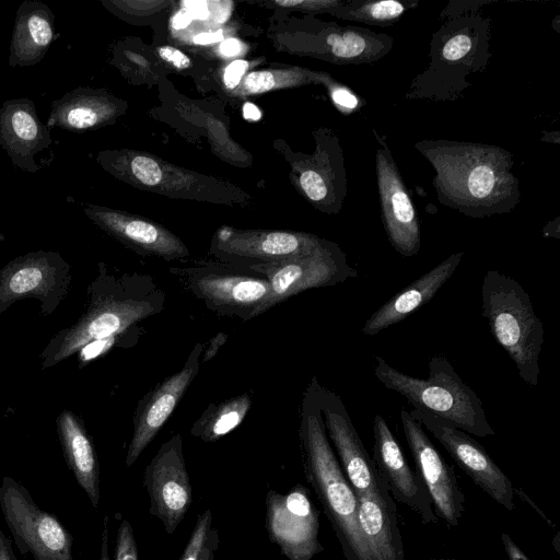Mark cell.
I'll use <instances>...</instances> for the list:
<instances>
[{
    "label": "cell",
    "mask_w": 560,
    "mask_h": 560,
    "mask_svg": "<svg viewBox=\"0 0 560 560\" xmlns=\"http://www.w3.org/2000/svg\"><path fill=\"white\" fill-rule=\"evenodd\" d=\"M415 149L432 165V186L443 206L482 219L509 213L518 205L520 182L506 149L448 139H423Z\"/></svg>",
    "instance_id": "1"
},
{
    "label": "cell",
    "mask_w": 560,
    "mask_h": 560,
    "mask_svg": "<svg viewBox=\"0 0 560 560\" xmlns=\"http://www.w3.org/2000/svg\"><path fill=\"white\" fill-rule=\"evenodd\" d=\"M203 348L202 343H196L184 366L164 378L137 404L133 432L125 459L127 467L136 463L173 413L198 373Z\"/></svg>",
    "instance_id": "17"
},
{
    "label": "cell",
    "mask_w": 560,
    "mask_h": 560,
    "mask_svg": "<svg viewBox=\"0 0 560 560\" xmlns=\"http://www.w3.org/2000/svg\"><path fill=\"white\" fill-rule=\"evenodd\" d=\"M276 2L283 7H295V5L304 4L305 0H284V1L277 0Z\"/></svg>",
    "instance_id": "46"
},
{
    "label": "cell",
    "mask_w": 560,
    "mask_h": 560,
    "mask_svg": "<svg viewBox=\"0 0 560 560\" xmlns=\"http://www.w3.org/2000/svg\"><path fill=\"white\" fill-rule=\"evenodd\" d=\"M71 279V266L57 252L39 249L13 258L0 269V315L27 298L39 302L43 315L52 314Z\"/></svg>",
    "instance_id": "9"
},
{
    "label": "cell",
    "mask_w": 560,
    "mask_h": 560,
    "mask_svg": "<svg viewBox=\"0 0 560 560\" xmlns=\"http://www.w3.org/2000/svg\"><path fill=\"white\" fill-rule=\"evenodd\" d=\"M481 310L493 338L512 359L522 380L536 386L544 326L527 292L513 278L488 270L481 285Z\"/></svg>",
    "instance_id": "6"
},
{
    "label": "cell",
    "mask_w": 560,
    "mask_h": 560,
    "mask_svg": "<svg viewBox=\"0 0 560 560\" xmlns=\"http://www.w3.org/2000/svg\"><path fill=\"white\" fill-rule=\"evenodd\" d=\"M56 424L68 468L93 508L97 509L101 500L100 465L84 422L73 411L65 409L57 417Z\"/></svg>",
    "instance_id": "21"
},
{
    "label": "cell",
    "mask_w": 560,
    "mask_h": 560,
    "mask_svg": "<svg viewBox=\"0 0 560 560\" xmlns=\"http://www.w3.org/2000/svg\"><path fill=\"white\" fill-rule=\"evenodd\" d=\"M409 413L439 441L478 487L503 508L514 509L512 482L482 445L440 417L417 409Z\"/></svg>",
    "instance_id": "14"
},
{
    "label": "cell",
    "mask_w": 560,
    "mask_h": 560,
    "mask_svg": "<svg viewBox=\"0 0 560 560\" xmlns=\"http://www.w3.org/2000/svg\"><path fill=\"white\" fill-rule=\"evenodd\" d=\"M51 129L44 125L33 101H5L0 107V144L15 167L28 173L40 166L35 159L52 143Z\"/></svg>",
    "instance_id": "19"
},
{
    "label": "cell",
    "mask_w": 560,
    "mask_h": 560,
    "mask_svg": "<svg viewBox=\"0 0 560 560\" xmlns=\"http://www.w3.org/2000/svg\"><path fill=\"white\" fill-rule=\"evenodd\" d=\"M400 421L417 472L428 489L436 516L450 526H457L464 512V493L453 468L408 410H401Z\"/></svg>",
    "instance_id": "16"
},
{
    "label": "cell",
    "mask_w": 560,
    "mask_h": 560,
    "mask_svg": "<svg viewBox=\"0 0 560 560\" xmlns=\"http://www.w3.org/2000/svg\"><path fill=\"white\" fill-rule=\"evenodd\" d=\"M0 509L22 555L31 553L35 560H73L71 533L8 476L0 485Z\"/></svg>",
    "instance_id": "7"
},
{
    "label": "cell",
    "mask_w": 560,
    "mask_h": 560,
    "mask_svg": "<svg viewBox=\"0 0 560 560\" xmlns=\"http://www.w3.org/2000/svg\"><path fill=\"white\" fill-rule=\"evenodd\" d=\"M220 50L226 57L235 56L241 50V42L236 38H228L221 43Z\"/></svg>",
    "instance_id": "43"
},
{
    "label": "cell",
    "mask_w": 560,
    "mask_h": 560,
    "mask_svg": "<svg viewBox=\"0 0 560 560\" xmlns=\"http://www.w3.org/2000/svg\"><path fill=\"white\" fill-rule=\"evenodd\" d=\"M159 56L177 69H186L190 66V59L184 52L171 46L159 48Z\"/></svg>",
    "instance_id": "37"
},
{
    "label": "cell",
    "mask_w": 560,
    "mask_h": 560,
    "mask_svg": "<svg viewBox=\"0 0 560 560\" xmlns=\"http://www.w3.org/2000/svg\"><path fill=\"white\" fill-rule=\"evenodd\" d=\"M275 84V77L270 71H254L246 77L244 89L248 93H262L271 90Z\"/></svg>",
    "instance_id": "34"
},
{
    "label": "cell",
    "mask_w": 560,
    "mask_h": 560,
    "mask_svg": "<svg viewBox=\"0 0 560 560\" xmlns=\"http://www.w3.org/2000/svg\"><path fill=\"white\" fill-rule=\"evenodd\" d=\"M492 1L489 0H472V1H450V3L443 9L440 16L442 19H451L470 11H479V8L489 4Z\"/></svg>",
    "instance_id": "35"
},
{
    "label": "cell",
    "mask_w": 560,
    "mask_h": 560,
    "mask_svg": "<svg viewBox=\"0 0 560 560\" xmlns=\"http://www.w3.org/2000/svg\"><path fill=\"white\" fill-rule=\"evenodd\" d=\"M249 269L269 283V293L256 316L305 290L336 285L357 278L345 253L334 243H323L312 253L269 264H255Z\"/></svg>",
    "instance_id": "8"
},
{
    "label": "cell",
    "mask_w": 560,
    "mask_h": 560,
    "mask_svg": "<svg viewBox=\"0 0 560 560\" xmlns=\"http://www.w3.org/2000/svg\"><path fill=\"white\" fill-rule=\"evenodd\" d=\"M314 376L306 387L299 424V442L306 481L331 524L347 560H372L359 522V499L326 435Z\"/></svg>",
    "instance_id": "3"
},
{
    "label": "cell",
    "mask_w": 560,
    "mask_h": 560,
    "mask_svg": "<svg viewBox=\"0 0 560 560\" xmlns=\"http://www.w3.org/2000/svg\"><path fill=\"white\" fill-rule=\"evenodd\" d=\"M143 486L149 494L150 515L161 521L167 534H173L192 502L180 434H174L160 446L144 468Z\"/></svg>",
    "instance_id": "13"
},
{
    "label": "cell",
    "mask_w": 560,
    "mask_h": 560,
    "mask_svg": "<svg viewBox=\"0 0 560 560\" xmlns=\"http://www.w3.org/2000/svg\"><path fill=\"white\" fill-rule=\"evenodd\" d=\"M114 560H139L137 540L127 518H122L118 526Z\"/></svg>",
    "instance_id": "30"
},
{
    "label": "cell",
    "mask_w": 560,
    "mask_h": 560,
    "mask_svg": "<svg viewBox=\"0 0 560 560\" xmlns=\"http://www.w3.org/2000/svg\"><path fill=\"white\" fill-rule=\"evenodd\" d=\"M501 539L510 560H529L506 533L501 535Z\"/></svg>",
    "instance_id": "40"
},
{
    "label": "cell",
    "mask_w": 560,
    "mask_h": 560,
    "mask_svg": "<svg viewBox=\"0 0 560 560\" xmlns=\"http://www.w3.org/2000/svg\"><path fill=\"white\" fill-rule=\"evenodd\" d=\"M228 339V335L224 332L217 334L207 345V348H203L202 351V360L200 363H206L211 360L218 352V350L225 343Z\"/></svg>",
    "instance_id": "38"
},
{
    "label": "cell",
    "mask_w": 560,
    "mask_h": 560,
    "mask_svg": "<svg viewBox=\"0 0 560 560\" xmlns=\"http://www.w3.org/2000/svg\"><path fill=\"white\" fill-rule=\"evenodd\" d=\"M374 375L388 389L401 395L413 409L440 417L459 430L477 436L494 435L481 399L443 355L429 361V377L418 378L375 355Z\"/></svg>",
    "instance_id": "5"
},
{
    "label": "cell",
    "mask_w": 560,
    "mask_h": 560,
    "mask_svg": "<svg viewBox=\"0 0 560 560\" xmlns=\"http://www.w3.org/2000/svg\"><path fill=\"white\" fill-rule=\"evenodd\" d=\"M0 560H18L14 556L12 542L0 529Z\"/></svg>",
    "instance_id": "41"
},
{
    "label": "cell",
    "mask_w": 560,
    "mask_h": 560,
    "mask_svg": "<svg viewBox=\"0 0 560 560\" xmlns=\"http://www.w3.org/2000/svg\"><path fill=\"white\" fill-rule=\"evenodd\" d=\"M84 212L100 228L135 247L168 259L187 254L178 241L161 232L154 224L124 218L116 212L94 206H88Z\"/></svg>",
    "instance_id": "24"
},
{
    "label": "cell",
    "mask_w": 560,
    "mask_h": 560,
    "mask_svg": "<svg viewBox=\"0 0 560 560\" xmlns=\"http://www.w3.org/2000/svg\"><path fill=\"white\" fill-rule=\"evenodd\" d=\"M222 249L233 258L259 259V264L276 262L283 259L306 255L315 250L323 241L306 235L288 232H269L252 238L234 241L220 238Z\"/></svg>",
    "instance_id": "26"
},
{
    "label": "cell",
    "mask_w": 560,
    "mask_h": 560,
    "mask_svg": "<svg viewBox=\"0 0 560 560\" xmlns=\"http://www.w3.org/2000/svg\"><path fill=\"white\" fill-rule=\"evenodd\" d=\"M265 503L268 538L288 560H311L324 550L318 510L306 487L298 483L287 493L269 490Z\"/></svg>",
    "instance_id": "10"
},
{
    "label": "cell",
    "mask_w": 560,
    "mask_h": 560,
    "mask_svg": "<svg viewBox=\"0 0 560 560\" xmlns=\"http://www.w3.org/2000/svg\"><path fill=\"white\" fill-rule=\"evenodd\" d=\"M330 97L334 104L345 114L358 112L363 105V100L346 85L335 83L330 86Z\"/></svg>",
    "instance_id": "32"
},
{
    "label": "cell",
    "mask_w": 560,
    "mask_h": 560,
    "mask_svg": "<svg viewBox=\"0 0 560 560\" xmlns=\"http://www.w3.org/2000/svg\"><path fill=\"white\" fill-rule=\"evenodd\" d=\"M243 116L248 120H258L261 117V113L257 106L253 103H245L243 106Z\"/></svg>",
    "instance_id": "45"
},
{
    "label": "cell",
    "mask_w": 560,
    "mask_h": 560,
    "mask_svg": "<svg viewBox=\"0 0 560 560\" xmlns=\"http://www.w3.org/2000/svg\"><path fill=\"white\" fill-rule=\"evenodd\" d=\"M89 304L69 327L51 337L40 352L42 369H49L94 340L126 331L137 322L160 313L164 294L143 275H114L100 264L88 288Z\"/></svg>",
    "instance_id": "2"
},
{
    "label": "cell",
    "mask_w": 560,
    "mask_h": 560,
    "mask_svg": "<svg viewBox=\"0 0 560 560\" xmlns=\"http://www.w3.org/2000/svg\"><path fill=\"white\" fill-rule=\"evenodd\" d=\"M115 105L102 93L89 88H75L51 102L48 128L58 127L71 132H83L108 121Z\"/></svg>",
    "instance_id": "25"
},
{
    "label": "cell",
    "mask_w": 560,
    "mask_h": 560,
    "mask_svg": "<svg viewBox=\"0 0 560 560\" xmlns=\"http://www.w3.org/2000/svg\"><path fill=\"white\" fill-rule=\"evenodd\" d=\"M55 15L40 1H23L18 8L9 47L10 67H28L38 63L51 46Z\"/></svg>",
    "instance_id": "22"
},
{
    "label": "cell",
    "mask_w": 560,
    "mask_h": 560,
    "mask_svg": "<svg viewBox=\"0 0 560 560\" xmlns=\"http://www.w3.org/2000/svg\"><path fill=\"white\" fill-rule=\"evenodd\" d=\"M376 140L375 171L382 224L392 247L405 257L421 247L420 220L410 192L390 152L386 136L372 130Z\"/></svg>",
    "instance_id": "11"
},
{
    "label": "cell",
    "mask_w": 560,
    "mask_h": 560,
    "mask_svg": "<svg viewBox=\"0 0 560 560\" xmlns=\"http://www.w3.org/2000/svg\"><path fill=\"white\" fill-rule=\"evenodd\" d=\"M223 39L222 31H217L214 33H200L194 36L192 40L198 45H207L217 42H221Z\"/></svg>",
    "instance_id": "42"
},
{
    "label": "cell",
    "mask_w": 560,
    "mask_h": 560,
    "mask_svg": "<svg viewBox=\"0 0 560 560\" xmlns=\"http://www.w3.org/2000/svg\"><path fill=\"white\" fill-rule=\"evenodd\" d=\"M315 389L326 435L330 445L335 447L339 464L357 497L373 494L393 499L340 396L322 386L317 378Z\"/></svg>",
    "instance_id": "12"
},
{
    "label": "cell",
    "mask_w": 560,
    "mask_h": 560,
    "mask_svg": "<svg viewBox=\"0 0 560 560\" xmlns=\"http://www.w3.org/2000/svg\"><path fill=\"white\" fill-rule=\"evenodd\" d=\"M358 522L372 560H405L393 499L359 495Z\"/></svg>",
    "instance_id": "23"
},
{
    "label": "cell",
    "mask_w": 560,
    "mask_h": 560,
    "mask_svg": "<svg viewBox=\"0 0 560 560\" xmlns=\"http://www.w3.org/2000/svg\"><path fill=\"white\" fill-rule=\"evenodd\" d=\"M373 462L389 494L416 512L425 524L438 516L428 489L417 470L408 464L387 422L381 415L373 419Z\"/></svg>",
    "instance_id": "18"
},
{
    "label": "cell",
    "mask_w": 560,
    "mask_h": 560,
    "mask_svg": "<svg viewBox=\"0 0 560 560\" xmlns=\"http://www.w3.org/2000/svg\"><path fill=\"white\" fill-rule=\"evenodd\" d=\"M186 8V12L191 19L205 20L209 15L208 4L202 0H189L183 2Z\"/></svg>",
    "instance_id": "39"
},
{
    "label": "cell",
    "mask_w": 560,
    "mask_h": 560,
    "mask_svg": "<svg viewBox=\"0 0 560 560\" xmlns=\"http://www.w3.org/2000/svg\"><path fill=\"white\" fill-rule=\"evenodd\" d=\"M464 257L454 253L425 272L376 310L362 327V334L374 336L389 326L406 319L429 303L443 284L453 276Z\"/></svg>",
    "instance_id": "20"
},
{
    "label": "cell",
    "mask_w": 560,
    "mask_h": 560,
    "mask_svg": "<svg viewBox=\"0 0 560 560\" xmlns=\"http://www.w3.org/2000/svg\"><path fill=\"white\" fill-rule=\"evenodd\" d=\"M126 331L109 336L107 338L94 340L82 347L78 352V361L80 366L89 363L97 357L106 353L112 347H114L118 339L125 336Z\"/></svg>",
    "instance_id": "33"
},
{
    "label": "cell",
    "mask_w": 560,
    "mask_h": 560,
    "mask_svg": "<svg viewBox=\"0 0 560 560\" xmlns=\"http://www.w3.org/2000/svg\"><path fill=\"white\" fill-rule=\"evenodd\" d=\"M491 57L489 16L470 11L447 19L432 34L428 66L415 77L405 98L457 101L471 86L469 75L482 73Z\"/></svg>",
    "instance_id": "4"
},
{
    "label": "cell",
    "mask_w": 560,
    "mask_h": 560,
    "mask_svg": "<svg viewBox=\"0 0 560 560\" xmlns=\"http://www.w3.org/2000/svg\"><path fill=\"white\" fill-rule=\"evenodd\" d=\"M248 67L245 60H235L231 62L224 71L223 82L228 89H234L241 81Z\"/></svg>",
    "instance_id": "36"
},
{
    "label": "cell",
    "mask_w": 560,
    "mask_h": 560,
    "mask_svg": "<svg viewBox=\"0 0 560 560\" xmlns=\"http://www.w3.org/2000/svg\"><path fill=\"white\" fill-rule=\"evenodd\" d=\"M191 18L187 12H178L174 15L172 25L175 30H182L188 26L191 22Z\"/></svg>",
    "instance_id": "44"
},
{
    "label": "cell",
    "mask_w": 560,
    "mask_h": 560,
    "mask_svg": "<svg viewBox=\"0 0 560 560\" xmlns=\"http://www.w3.org/2000/svg\"><path fill=\"white\" fill-rule=\"evenodd\" d=\"M220 544L210 509L200 513L179 560H214Z\"/></svg>",
    "instance_id": "29"
},
{
    "label": "cell",
    "mask_w": 560,
    "mask_h": 560,
    "mask_svg": "<svg viewBox=\"0 0 560 560\" xmlns=\"http://www.w3.org/2000/svg\"><path fill=\"white\" fill-rule=\"evenodd\" d=\"M180 276L188 290L213 312L244 320L256 312L269 293V283L258 273L246 275L214 269L172 271Z\"/></svg>",
    "instance_id": "15"
},
{
    "label": "cell",
    "mask_w": 560,
    "mask_h": 560,
    "mask_svg": "<svg viewBox=\"0 0 560 560\" xmlns=\"http://www.w3.org/2000/svg\"><path fill=\"white\" fill-rule=\"evenodd\" d=\"M418 5V0H350L341 1L331 11L345 20L384 27L394 25Z\"/></svg>",
    "instance_id": "28"
},
{
    "label": "cell",
    "mask_w": 560,
    "mask_h": 560,
    "mask_svg": "<svg viewBox=\"0 0 560 560\" xmlns=\"http://www.w3.org/2000/svg\"><path fill=\"white\" fill-rule=\"evenodd\" d=\"M250 406L248 393L211 404L195 421L190 434L207 443L217 442L243 422Z\"/></svg>",
    "instance_id": "27"
},
{
    "label": "cell",
    "mask_w": 560,
    "mask_h": 560,
    "mask_svg": "<svg viewBox=\"0 0 560 560\" xmlns=\"http://www.w3.org/2000/svg\"><path fill=\"white\" fill-rule=\"evenodd\" d=\"M130 168L135 177L145 185H156L162 179L159 164L151 158L138 155L132 159Z\"/></svg>",
    "instance_id": "31"
}]
</instances>
